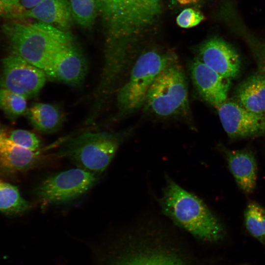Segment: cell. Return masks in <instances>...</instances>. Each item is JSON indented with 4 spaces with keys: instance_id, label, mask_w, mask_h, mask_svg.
Instances as JSON below:
<instances>
[{
    "instance_id": "obj_1",
    "label": "cell",
    "mask_w": 265,
    "mask_h": 265,
    "mask_svg": "<svg viewBox=\"0 0 265 265\" xmlns=\"http://www.w3.org/2000/svg\"><path fill=\"white\" fill-rule=\"evenodd\" d=\"M107 30L106 49L126 51L128 40L151 26L161 11L160 0H96Z\"/></svg>"
},
{
    "instance_id": "obj_2",
    "label": "cell",
    "mask_w": 265,
    "mask_h": 265,
    "mask_svg": "<svg viewBox=\"0 0 265 265\" xmlns=\"http://www.w3.org/2000/svg\"><path fill=\"white\" fill-rule=\"evenodd\" d=\"M12 53L43 71L62 48L73 43V37L48 24L13 20L2 27Z\"/></svg>"
},
{
    "instance_id": "obj_3",
    "label": "cell",
    "mask_w": 265,
    "mask_h": 265,
    "mask_svg": "<svg viewBox=\"0 0 265 265\" xmlns=\"http://www.w3.org/2000/svg\"><path fill=\"white\" fill-rule=\"evenodd\" d=\"M159 203L165 215L196 238L212 242L224 238L221 223L203 201L169 178Z\"/></svg>"
},
{
    "instance_id": "obj_4",
    "label": "cell",
    "mask_w": 265,
    "mask_h": 265,
    "mask_svg": "<svg viewBox=\"0 0 265 265\" xmlns=\"http://www.w3.org/2000/svg\"><path fill=\"white\" fill-rule=\"evenodd\" d=\"M146 108L159 117L186 115L189 111L188 87L185 75L174 63L156 78L147 94Z\"/></svg>"
},
{
    "instance_id": "obj_5",
    "label": "cell",
    "mask_w": 265,
    "mask_h": 265,
    "mask_svg": "<svg viewBox=\"0 0 265 265\" xmlns=\"http://www.w3.org/2000/svg\"><path fill=\"white\" fill-rule=\"evenodd\" d=\"M174 55L154 50L142 53L132 70L128 81L120 89L117 101L123 112H131L143 105L148 91L158 76L175 63Z\"/></svg>"
},
{
    "instance_id": "obj_6",
    "label": "cell",
    "mask_w": 265,
    "mask_h": 265,
    "mask_svg": "<svg viewBox=\"0 0 265 265\" xmlns=\"http://www.w3.org/2000/svg\"><path fill=\"white\" fill-rule=\"evenodd\" d=\"M122 137L106 132L84 133L70 140L59 155L67 158L79 168L100 174L114 158Z\"/></svg>"
},
{
    "instance_id": "obj_7",
    "label": "cell",
    "mask_w": 265,
    "mask_h": 265,
    "mask_svg": "<svg viewBox=\"0 0 265 265\" xmlns=\"http://www.w3.org/2000/svg\"><path fill=\"white\" fill-rule=\"evenodd\" d=\"M97 181L94 173L79 167L71 169L47 178L34 193L46 204L66 203L84 194Z\"/></svg>"
},
{
    "instance_id": "obj_8",
    "label": "cell",
    "mask_w": 265,
    "mask_h": 265,
    "mask_svg": "<svg viewBox=\"0 0 265 265\" xmlns=\"http://www.w3.org/2000/svg\"><path fill=\"white\" fill-rule=\"evenodd\" d=\"M0 88L19 94L26 99L36 96L47 77L41 69L14 53L2 61Z\"/></svg>"
},
{
    "instance_id": "obj_9",
    "label": "cell",
    "mask_w": 265,
    "mask_h": 265,
    "mask_svg": "<svg viewBox=\"0 0 265 265\" xmlns=\"http://www.w3.org/2000/svg\"><path fill=\"white\" fill-rule=\"evenodd\" d=\"M216 108L230 138H246L265 133V116L248 110L236 101L227 100Z\"/></svg>"
},
{
    "instance_id": "obj_10",
    "label": "cell",
    "mask_w": 265,
    "mask_h": 265,
    "mask_svg": "<svg viewBox=\"0 0 265 265\" xmlns=\"http://www.w3.org/2000/svg\"><path fill=\"white\" fill-rule=\"evenodd\" d=\"M202 62L223 77L231 79L240 71L241 60L235 49L218 37L204 42L199 47L198 57Z\"/></svg>"
},
{
    "instance_id": "obj_11",
    "label": "cell",
    "mask_w": 265,
    "mask_h": 265,
    "mask_svg": "<svg viewBox=\"0 0 265 265\" xmlns=\"http://www.w3.org/2000/svg\"><path fill=\"white\" fill-rule=\"evenodd\" d=\"M44 71L49 78L77 85L83 81L87 64L82 53L73 43L60 50Z\"/></svg>"
},
{
    "instance_id": "obj_12",
    "label": "cell",
    "mask_w": 265,
    "mask_h": 265,
    "mask_svg": "<svg viewBox=\"0 0 265 265\" xmlns=\"http://www.w3.org/2000/svg\"><path fill=\"white\" fill-rule=\"evenodd\" d=\"M193 84L201 97L216 108L227 100L230 79L223 77L198 58L190 62Z\"/></svg>"
},
{
    "instance_id": "obj_13",
    "label": "cell",
    "mask_w": 265,
    "mask_h": 265,
    "mask_svg": "<svg viewBox=\"0 0 265 265\" xmlns=\"http://www.w3.org/2000/svg\"><path fill=\"white\" fill-rule=\"evenodd\" d=\"M43 159L40 152L20 147L0 128V171L8 173L24 172L39 164Z\"/></svg>"
},
{
    "instance_id": "obj_14",
    "label": "cell",
    "mask_w": 265,
    "mask_h": 265,
    "mask_svg": "<svg viewBox=\"0 0 265 265\" xmlns=\"http://www.w3.org/2000/svg\"><path fill=\"white\" fill-rule=\"evenodd\" d=\"M221 149L238 187L245 194L252 193L257 179V163L254 154L249 149Z\"/></svg>"
},
{
    "instance_id": "obj_15",
    "label": "cell",
    "mask_w": 265,
    "mask_h": 265,
    "mask_svg": "<svg viewBox=\"0 0 265 265\" xmlns=\"http://www.w3.org/2000/svg\"><path fill=\"white\" fill-rule=\"evenodd\" d=\"M32 18L69 31L74 20L68 0H43L34 7L25 10L16 19Z\"/></svg>"
},
{
    "instance_id": "obj_16",
    "label": "cell",
    "mask_w": 265,
    "mask_h": 265,
    "mask_svg": "<svg viewBox=\"0 0 265 265\" xmlns=\"http://www.w3.org/2000/svg\"><path fill=\"white\" fill-rule=\"evenodd\" d=\"M236 102L248 110L265 116V75L259 70L237 86Z\"/></svg>"
},
{
    "instance_id": "obj_17",
    "label": "cell",
    "mask_w": 265,
    "mask_h": 265,
    "mask_svg": "<svg viewBox=\"0 0 265 265\" xmlns=\"http://www.w3.org/2000/svg\"><path fill=\"white\" fill-rule=\"evenodd\" d=\"M27 118L38 131L51 133L58 130L63 122V116L56 106L46 103H36L27 111Z\"/></svg>"
},
{
    "instance_id": "obj_18",
    "label": "cell",
    "mask_w": 265,
    "mask_h": 265,
    "mask_svg": "<svg viewBox=\"0 0 265 265\" xmlns=\"http://www.w3.org/2000/svg\"><path fill=\"white\" fill-rule=\"evenodd\" d=\"M29 208V204L22 197L16 186L0 179V212L17 215Z\"/></svg>"
},
{
    "instance_id": "obj_19",
    "label": "cell",
    "mask_w": 265,
    "mask_h": 265,
    "mask_svg": "<svg viewBox=\"0 0 265 265\" xmlns=\"http://www.w3.org/2000/svg\"><path fill=\"white\" fill-rule=\"evenodd\" d=\"M245 227L250 235L265 247V208L251 201L244 212Z\"/></svg>"
},
{
    "instance_id": "obj_20",
    "label": "cell",
    "mask_w": 265,
    "mask_h": 265,
    "mask_svg": "<svg viewBox=\"0 0 265 265\" xmlns=\"http://www.w3.org/2000/svg\"><path fill=\"white\" fill-rule=\"evenodd\" d=\"M117 265H187L178 256L156 251L139 253L125 259Z\"/></svg>"
},
{
    "instance_id": "obj_21",
    "label": "cell",
    "mask_w": 265,
    "mask_h": 265,
    "mask_svg": "<svg viewBox=\"0 0 265 265\" xmlns=\"http://www.w3.org/2000/svg\"><path fill=\"white\" fill-rule=\"evenodd\" d=\"M74 20L83 27H91L97 13L96 0H68Z\"/></svg>"
},
{
    "instance_id": "obj_22",
    "label": "cell",
    "mask_w": 265,
    "mask_h": 265,
    "mask_svg": "<svg viewBox=\"0 0 265 265\" xmlns=\"http://www.w3.org/2000/svg\"><path fill=\"white\" fill-rule=\"evenodd\" d=\"M0 108L10 117L17 118L26 110V99L12 91L0 88Z\"/></svg>"
},
{
    "instance_id": "obj_23",
    "label": "cell",
    "mask_w": 265,
    "mask_h": 265,
    "mask_svg": "<svg viewBox=\"0 0 265 265\" xmlns=\"http://www.w3.org/2000/svg\"><path fill=\"white\" fill-rule=\"evenodd\" d=\"M5 131L7 137L20 147L33 151L39 150L41 147L38 137L30 131L22 129Z\"/></svg>"
},
{
    "instance_id": "obj_24",
    "label": "cell",
    "mask_w": 265,
    "mask_h": 265,
    "mask_svg": "<svg viewBox=\"0 0 265 265\" xmlns=\"http://www.w3.org/2000/svg\"><path fill=\"white\" fill-rule=\"evenodd\" d=\"M249 44L258 67V70L265 75V42L260 41L248 34H244Z\"/></svg>"
},
{
    "instance_id": "obj_25",
    "label": "cell",
    "mask_w": 265,
    "mask_h": 265,
    "mask_svg": "<svg viewBox=\"0 0 265 265\" xmlns=\"http://www.w3.org/2000/svg\"><path fill=\"white\" fill-rule=\"evenodd\" d=\"M204 19L203 14L198 10L187 8L183 10L178 16V25L183 28H190L198 25Z\"/></svg>"
},
{
    "instance_id": "obj_26",
    "label": "cell",
    "mask_w": 265,
    "mask_h": 265,
    "mask_svg": "<svg viewBox=\"0 0 265 265\" xmlns=\"http://www.w3.org/2000/svg\"><path fill=\"white\" fill-rule=\"evenodd\" d=\"M19 0H0V16L16 19L25 11Z\"/></svg>"
},
{
    "instance_id": "obj_27",
    "label": "cell",
    "mask_w": 265,
    "mask_h": 265,
    "mask_svg": "<svg viewBox=\"0 0 265 265\" xmlns=\"http://www.w3.org/2000/svg\"><path fill=\"white\" fill-rule=\"evenodd\" d=\"M205 0H172L180 6H195L202 4Z\"/></svg>"
},
{
    "instance_id": "obj_28",
    "label": "cell",
    "mask_w": 265,
    "mask_h": 265,
    "mask_svg": "<svg viewBox=\"0 0 265 265\" xmlns=\"http://www.w3.org/2000/svg\"><path fill=\"white\" fill-rule=\"evenodd\" d=\"M25 10L30 9L40 3L43 0H19Z\"/></svg>"
}]
</instances>
